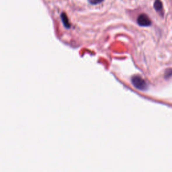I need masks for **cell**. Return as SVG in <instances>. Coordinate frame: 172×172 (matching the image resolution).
Segmentation results:
<instances>
[{"mask_svg": "<svg viewBox=\"0 0 172 172\" xmlns=\"http://www.w3.org/2000/svg\"><path fill=\"white\" fill-rule=\"evenodd\" d=\"M131 82L134 87L141 91H145L148 89V85L146 81L138 76H134L132 77Z\"/></svg>", "mask_w": 172, "mask_h": 172, "instance_id": "cell-1", "label": "cell"}, {"mask_svg": "<svg viewBox=\"0 0 172 172\" xmlns=\"http://www.w3.org/2000/svg\"><path fill=\"white\" fill-rule=\"evenodd\" d=\"M137 23L141 26H149L151 24V21L146 14H141L137 18Z\"/></svg>", "mask_w": 172, "mask_h": 172, "instance_id": "cell-2", "label": "cell"}, {"mask_svg": "<svg viewBox=\"0 0 172 172\" xmlns=\"http://www.w3.org/2000/svg\"><path fill=\"white\" fill-rule=\"evenodd\" d=\"M154 8L157 12H161L163 9V4L161 0H155L154 2Z\"/></svg>", "mask_w": 172, "mask_h": 172, "instance_id": "cell-3", "label": "cell"}, {"mask_svg": "<svg viewBox=\"0 0 172 172\" xmlns=\"http://www.w3.org/2000/svg\"><path fill=\"white\" fill-rule=\"evenodd\" d=\"M61 20H62V22L64 24V26H65L66 28H69L70 27V24L69 22V20H68L67 16H66L65 13H63L61 14Z\"/></svg>", "mask_w": 172, "mask_h": 172, "instance_id": "cell-4", "label": "cell"}, {"mask_svg": "<svg viewBox=\"0 0 172 172\" xmlns=\"http://www.w3.org/2000/svg\"><path fill=\"white\" fill-rule=\"evenodd\" d=\"M164 77L165 79H169V78H171L172 76V69H166L165 72V75Z\"/></svg>", "mask_w": 172, "mask_h": 172, "instance_id": "cell-5", "label": "cell"}, {"mask_svg": "<svg viewBox=\"0 0 172 172\" xmlns=\"http://www.w3.org/2000/svg\"><path fill=\"white\" fill-rule=\"evenodd\" d=\"M103 1V0H88V1L92 5H97V4L102 3Z\"/></svg>", "mask_w": 172, "mask_h": 172, "instance_id": "cell-6", "label": "cell"}]
</instances>
